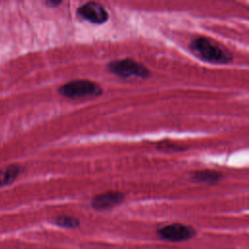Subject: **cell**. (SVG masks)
Returning a JSON list of instances; mask_svg holds the SVG:
<instances>
[{"label": "cell", "mask_w": 249, "mask_h": 249, "mask_svg": "<svg viewBox=\"0 0 249 249\" xmlns=\"http://www.w3.org/2000/svg\"><path fill=\"white\" fill-rule=\"evenodd\" d=\"M189 49L194 55L209 63L226 64L230 63L233 58L229 50L215 40L204 36L194 38L189 45Z\"/></svg>", "instance_id": "6da1fadb"}, {"label": "cell", "mask_w": 249, "mask_h": 249, "mask_svg": "<svg viewBox=\"0 0 249 249\" xmlns=\"http://www.w3.org/2000/svg\"><path fill=\"white\" fill-rule=\"evenodd\" d=\"M107 70L123 79L128 77H137L146 79L150 76V70L142 63L137 62L131 58H122L109 62L107 64Z\"/></svg>", "instance_id": "7a4b0ae2"}, {"label": "cell", "mask_w": 249, "mask_h": 249, "mask_svg": "<svg viewBox=\"0 0 249 249\" xmlns=\"http://www.w3.org/2000/svg\"><path fill=\"white\" fill-rule=\"evenodd\" d=\"M58 93L68 98H79L87 96H99L102 94V88L89 80L70 81L58 88Z\"/></svg>", "instance_id": "3957f363"}, {"label": "cell", "mask_w": 249, "mask_h": 249, "mask_svg": "<svg viewBox=\"0 0 249 249\" xmlns=\"http://www.w3.org/2000/svg\"><path fill=\"white\" fill-rule=\"evenodd\" d=\"M196 234V230L188 225L174 223L166 225L158 230V235L168 241H184L192 238Z\"/></svg>", "instance_id": "277c9868"}, {"label": "cell", "mask_w": 249, "mask_h": 249, "mask_svg": "<svg viewBox=\"0 0 249 249\" xmlns=\"http://www.w3.org/2000/svg\"><path fill=\"white\" fill-rule=\"evenodd\" d=\"M77 15L94 24H102L109 18L106 9L98 2H88L80 6L77 10Z\"/></svg>", "instance_id": "5b68a950"}, {"label": "cell", "mask_w": 249, "mask_h": 249, "mask_svg": "<svg viewBox=\"0 0 249 249\" xmlns=\"http://www.w3.org/2000/svg\"><path fill=\"white\" fill-rule=\"evenodd\" d=\"M124 198V193L119 191H108L93 196L90 204L91 207L96 210H105L122 203Z\"/></svg>", "instance_id": "8992f818"}, {"label": "cell", "mask_w": 249, "mask_h": 249, "mask_svg": "<svg viewBox=\"0 0 249 249\" xmlns=\"http://www.w3.org/2000/svg\"><path fill=\"white\" fill-rule=\"evenodd\" d=\"M190 178L193 182L196 183H204V184H215L223 178V174L217 170H196L190 174Z\"/></svg>", "instance_id": "52a82bcc"}, {"label": "cell", "mask_w": 249, "mask_h": 249, "mask_svg": "<svg viewBox=\"0 0 249 249\" xmlns=\"http://www.w3.org/2000/svg\"><path fill=\"white\" fill-rule=\"evenodd\" d=\"M20 173V166L12 164L0 169V187L10 185Z\"/></svg>", "instance_id": "ba28073f"}, {"label": "cell", "mask_w": 249, "mask_h": 249, "mask_svg": "<svg viewBox=\"0 0 249 249\" xmlns=\"http://www.w3.org/2000/svg\"><path fill=\"white\" fill-rule=\"evenodd\" d=\"M54 223L59 226V227H63V228H67V229H74L77 228L80 225V221L72 216H58L54 219Z\"/></svg>", "instance_id": "9c48e42d"}, {"label": "cell", "mask_w": 249, "mask_h": 249, "mask_svg": "<svg viewBox=\"0 0 249 249\" xmlns=\"http://www.w3.org/2000/svg\"><path fill=\"white\" fill-rule=\"evenodd\" d=\"M156 148L158 150L160 151H164V152H180V151H185L186 149H188L185 146H182L180 144L171 142V141H160L159 143H157Z\"/></svg>", "instance_id": "30bf717a"}, {"label": "cell", "mask_w": 249, "mask_h": 249, "mask_svg": "<svg viewBox=\"0 0 249 249\" xmlns=\"http://www.w3.org/2000/svg\"><path fill=\"white\" fill-rule=\"evenodd\" d=\"M60 3H61V1H48V4L52 5V6H57Z\"/></svg>", "instance_id": "8fae6325"}]
</instances>
